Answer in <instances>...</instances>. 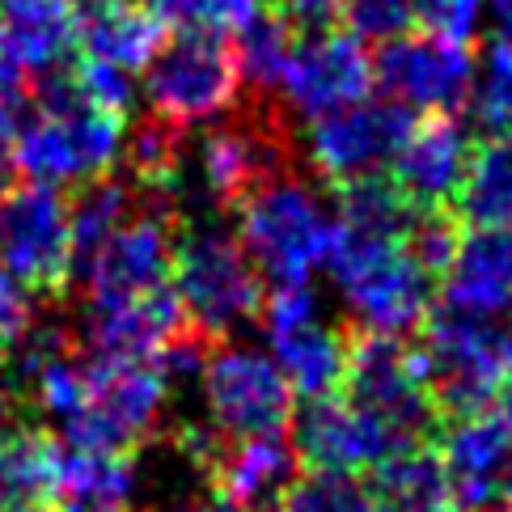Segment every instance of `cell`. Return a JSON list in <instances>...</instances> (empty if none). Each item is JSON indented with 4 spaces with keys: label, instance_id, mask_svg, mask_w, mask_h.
I'll list each match as a JSON object with an SVG mask.
<instances>
[{
    "label": "cell",
    "instance_id": "6da1fadb",
    "mask_svg": "<svg viewBox=\"0 0 512 512\" xmlns=\"http://www.w3.org/2000/svg\"><path fill=\"white\" fill-rule=\"evenodd\" d=\"M123 140V119L85 102L72 77L60 68L43 77L39 94H34V111L17 123L13 166L30 182H43L56 191L85 187V182L106 178L119 166Z\"/></svg>",
    "mask_w": 512,
    "mask_h": 512
},
{
    "label": "cell",
    "instance_id": "7a4b0ae2",
    "mask_svg": "<svg viewBox=\"0 0 512 512\" xmlns=\"http://www.w3.org/2000/svg\"><path fill=\"white\" fill-rule=\"evenodd\" d=\"M322 267L331 271V284L356 331L415 335L432 314L436 280L411 259L402 237L356 233L335 221V242Z\"/></svg>",
    "mask_w": 512,
    "mask_h": 512
},
{
    "label": "cell",
    "instance_id": "3957f363",
    "mask_svg": "<svg viewBox=\"0 0 512 512\" xmlns=\"http://www.w3.org/2000/svg\"><path fill=\"white\" fill-rule=\"evenodd\" d=\"M233 233L271 288L309 284L331 254L335 216L297 170H284L237 204Z\"/></svg>",
    "mask_w": 512,
    "mask_h": 512
},
{
    "label": "cell",
    "instance_id": "277c9868",
    "mask_svg": "<svg viewBox=\"0 0 512 512\" xmlns=\"http://www.w3.org/2000/svg\"><path fill=\"white\" fill-rule=\"evenodd\" d=\"M170 284L187 322L208 339H229L242 326L259 322L267 297L250 254L221 221H191L178 229Z\"/></svg>",
    "mask_w": 512,
    "mask_h": 512
},
{
    "label": "cell",
    "instance_id": "5b68a950",
    "mask_svg": "<svg viewBox=\"0 0 512 512\" xmlns=\"http://www.w3.org/2000/svg\"><path fill=\"white\" fill-rule=\"evenodd\" d=\"M424 373L436 411L449 419L491 411L512 377V331L491 318L436 309L424 322Z\"/></svg>",
    "mask_w": 512,
    "mask_h": 512
},
{
    "label": "cell",
    "instance_id": "8992f818",
    "mask_svg": "<svg viewBox=\"0 0 512 512\" xmlns=\"http://www.w3.org/2000/svg\"><path fill=\"white\" fill-rule=\"evenodd\" d=\"M174 386L153 360L136 356H89L85 360V407L60 428L68 449L127 453L149 441L166 415Z\"/></svg>",
    "mask_w": 512,
    "mask_h": 512
},
{
    "label": "cell",
    "instance_id": "52a82bcc",
    "mask_svg": "<svg viewBox=\"0 0 512 512\" xmlns=\"http://www.w3.org/2000/svg\"><path fill=\"white\" fill-rule=\"evenodd\" d=\"M237 94L242 72L221 34H174L144 64V98L153 115L182 132L225 119L237 106Z\"/></svg>",
    "mask_w": 512,
    "mask_h": 512
},
{
    "label": "cell",
    "instance_id": "ba28073f",
    "mask_svg": "<svg viewBox=\"0 0 512 512\" xmlns=\"http://www.w3.org/2000/svg\"><path fill=\"white\" fill-rule=\"evenodd\" d=\"M339 394L390 419L415 445H432L436 432L445 428V419L428 394L424 352H419V343H411V335L356 331L352 347H347V373Z\"/></svg>",
    "mask_w": 512,
    "mask_h": 512
},
{
    "label": "cell",
    "instance_id": "9c48e42d",
    "mask_svg": "<svg viewBox=\"0 0 512 512\" xmlns=\"http://www.w3.org/2000/svg\"><path fill=\"white\" fill-rule=\"evenodd\" d=\"M208 428L221 441H246V436L284 432L292 419V386L276 356L250 343H216L199 373Z\"/></svg>",
    "mask_w": 512,
    "mask_h": 512
},
{
    "label": "cell",
    "instance_id": "30bf717a",
    "mask_svg": "<svg viewBox=\"0 0 512 512\" xmlns=\"http://www.w3.org/2000/svg\"><path fill=\"white\" fill-rule=\"evenodd\" d=\"M292 136L288 115L276 106H259L242 119H225L204 132L195 149V178L216 208H237L263 187L267 178L292 170Z\"/></svg>",
    "mask_w": 512,
    "mask_h": 512
},
{
    "label": "cell",
    "instance_id": "8fae6325",
    "mask_svg": "<svg viewBox=\"0 0 512 512\" xmlns=\"http://www.w3.org/2000/svg\"><path fill=\"white\" fill-rule=\"evenodd\" d=\"M0 267L30 297H60L72 280L68 199L56 187L30 182L0 199Z\"/></svg>",
    "mask_w": 512,
    "mask_h": 512
},
{
    "label": "cell",
    "instance_id": "7c38bea8",
    "mask_svg": "<svg viewBox=\"0 0 512 512\" xmlns=\"http://www.w3.org/2000/svg\"><path fill=\"white\" fill-rule=\"evenodd\" d=\"M411 127H415V115L402 111L398 102L364 98V102L343 106V111L309 119L301 136V157L322 182L343 187L352 178L386 170Z\"/></svg>",
    "mask_w": 512,
    "mask_h": 512
},
{
    "label": "cell",
    "instance_id": "4fadbf2b",
    "mask_svg": "<svg viewBox=\"0 0 512 512\" xmlns=\"http://www.w3.org/2000/svg\"><path fill=\"white\" fill-rule=\"evenodd\" d=\"M292 449L309 470H373L386 457L415 449L407 432H398L390 419L373 415L347 394L305 398L301 411H292Z\"/></svg>",
    "mask_w": 512,
    "mask_h": 512
},
{
    "label": "cell",
    "instance_id": "5bb4252c",
    "mask_svg": "<svg viewBox=\"0 0 512 512\" xmlns=\"http://www.w3.org/2000/svg\"><path fill=\"white\" fill-rule=\"evenodd\" d=\"M474 56L441 34H402L373 56V85L411 115H457L470 98Z\"/></svg>",
    "mask_w": 512,
    "mask_h": 512
},
{
    "label": "cell",
    "instance_id": "9a60e30c",
    "mask_svg": "<svg viewBox=\"0 0 512 512\" xmlns=\"http://www.w3.org/2000/svg\"><path fill=\"white\" fill-rule=\"evenodd\" d=\"M369 89H373V56L343 26L292 43V56L280 77L284 111L305 123L343 111L352 102H364Z\"/></svg>",
    "mask_w": 512,
    "mask_h": 512
},
{
    "label": "cell",
    "instance_id": "2e32d148",
    "mask_svg": "<svg viewBox=\"0 0 512 512\" xmlns=\"http://www.w3.org/2000/svg\"><path fill=\"white\" fill-rule=\"evenodd\" d=\"M174 216L149 208L119 225L94 259L85 263V301H127L170 284L174 271Z\"/></svg>",
    "mask_w": 512,
    "mask_h": 512
},
{
    "label": "cell",
    "instance_id": "e0dca14e",
    "mask_svg": "<svg viewBox=\"0 0 512 512\" xmlns=\"http://www.w3.org/2000/svg\"><path fill=\"white\" fill-rule=\"evenodd\" d=\"M470 157L474 140L457 123V115H428L411 127L390 157V178L411 208H449L466 182Z\"/></svg>",
    "mask_w": 512,
    "mask_h": 512
},
{
    "label": "cell",
    "instance_id": "ac0fdd59",
    "mask_svg": "<svg viewBox=\"0 0 512 512\" xmlns=\"http://www.w3.org/2000/svg\"><path fill=\"white\" fill-rule=\"evenodd\" d=\"M436 449L449 474V500L457 512H479L496 504L500 474L512 453V419L504 411L462 415L436 432Z\"/></svg>",
    "mask_w": 512,
    "mask_h": 512
},
{
    "label": "cell",
    "instance_id": "d6986e66",
    "mask_svg": "<svg viewBox=\"0 0 512 512\" xmlns=\"http://www.w3.org/2000/svg\"><path fill=\"white\" fill-rule=\"evenodd\" d=\"M301 474V457L284 432L225 441L212 457V500L229 512H276Z\"/></svg>",
    "mask_w": 512,
    "mask_h": 512
},
{
    "label": "cell",
    "instance_id": "ffe728a7",
    "mask_svg": "<svg viewBox=\"0 0 512 512\" xmlns=\"http://www.w3.org/2000/svg\"><path fill=\"white\" fill-rule=\"evenodd\" d=\"M187 314L174 284L127 301H85L81 335L89 356H136L153 360L174 335L187 331Z\"/></svg>",
    "mask_w": 512,
    "mask_h": 512
},
{
    "label": "cell",
    "instance_id": "44dd1931",
    "mask_svg": "<svg viewBox=\"0 0 512 512\" xmlns=\"http://www.w3.org/2000/svg\"><path fill=\"white\" fill-rule=\"evenodd\" d=\"M441 309L500 322L512 309V229H474L441 276Z\"/></svg>",
    "mask_w": 512,
    "mask_h": 512
},
{
    "label": "cell",
    "instance_id": "7402d4cb",
    "mask_svg": "<svg viewBox=\"0 0 512 512\" xmlns=\"http://www.w3.org/2000/svg\"><path fill=\"white\" fill-rule=\"evenodd\" d=\"M77 30L81 0H0V47L34 77L64 68Z\"/></svg>",
    "mask_w": 512,
    "mask_h": 512
},
{
    "label": "cell",
    "instance_id": "603a6c76",
    "mask_svg": "<svg viewBox=\"0 0 512 512\" xmlns=\"http://www.w3.org/2000/svg\"><path fill=\"white\" fill-rule=\"evenodd\" d=\"M56 504L64 512H140V466L127 453L64 449Z\"/></svg>",
    "mask_w": 512,
    "mask_h": 512
},
{
    "label": "cell",
    "instance_id": "cb8c5ba5",
    "mask_svg": "<svg viewBox=\"0 0 512 512\" xmlns=\"http://www.w3.org/2000/svg\"><path fill=\"white\" fill-rule=\"evenodd\" d=\"M161 22L153 9L144 5H127V0H89L81 5V30H77V47L85 51V60H102L127 72H144L161 47Z\"/></svg>",
    "mask_w": 512,
    "mask_h": 512
},
{
    "label": "cell",
    "instance_id": "d4e9b609",
    "mask_svg": "<svg viewBox=\"0 0 512 512\" xmlns=\"http://www.w3.org/2000/svg\"><path fill=\"white\" fill-rule=\"evenodd\" d=\"M347 347L352 335L331 326L326 318L301 326L292 335L271 339V356L284 369L292 394L301 398H326L343 390V373H347Z\"/></svg>",
    "mask_w": 512,
    "mask_h": 512
},
{
    "label": "cell",
    "instance_id": "484cf974",
    "mask_svg": "<svg viewBox=\"0 0 512 512\" xmlns=\"http://www.w3.org/2000/svg\"><path fill=\"white\" fill-rule=\"evenodd\" d=\"M60 445L39 428H9L0 432V512L9 508H39L56 500Z\"/></svg>",
    "mask_w": 512,
    "mask_h": 512
},
{
    "label": "cell",
    "instance_id": "4316f807",
    "mask_svg": "<svg viewBox=\"0 0 512 512\" xmlns=\"http://www.w3.org/2000/svg\"><path fill=\"white\" fill-rule=\"evenodd\" d=\"M369 487L381 504V512H436L453 508L449 500V474L436 445H415L386 457L373 466Z\"/></svg>",
    "mask_w": 512,
    "mask_h": 512
},
{
    "label": "cell",
    "instance_id": "83f0119b",
    "mask_svg": "<svg viewBox=\"0 0 512 512\" xmlns=\"http://www.w3.org/2000/svg\"><path fill=\"white\" fill-rule=\"evenodd\" d=\"M453 208L474 229H512V136H487L474 144Z\"/></svg>",
    "mask_w": 512,
    "mask_h": 512
},
{
    "label": "cell",
    "instance_id": "f1b7e54d",
    "mask_svg": "<svg viewBox=\"0 0 512 512\" xmlns=\"http://www.w3.org/2000/svg\"><path fill=\"white\" fill-rule=\"evenodd\" d=\"M132 216V182L94 178L68 199V233H72V276H81L85 263L111 242L119 225Z\"/></svg>",
    "mask_w": 512,
    "mask_h": 512
},
{
    "label": "cell",
    "instance_id": "f546056e",
    "mask_svg": "<svg viewBox=\"0 0 512 512\" xmlns=\"http://www.w3.org/2000/svg\"><path fill=\"white\" fill-rule=\"evenodd\" d=\"M411 216H415V208L407 204V195L394 187V178L386 170L335 187V221L343 229L373 233V237H402L411 225Z\"/></svg>",
    "mask_w": 512,
    "mask_h": 512
},
{
    "label": "cell",
    "instance_id": "4dcf8cb0",
    "mask_svg": "<svg viewBox=\"0 0 512 512\" xmlns=\"http://www.w3.org/2000/svg\"><path fill=\"white\" fill-rule=\"evenodd\" d=\"M292 43H297V34L288 30L280 13H263V9L254 13L233 34V60H237V72H242V85H250L259 98L276 94L284 64L292 56Z\"/></svg>",
    "mask_w": 512,
    "mask_h": 512
},
{
    "label": "cell",
    "instance_id": "1f68e13d",
    "mask_svg": "<svg viewBox=\"0 0 512 512\" xmlns=\"http://www.w3.org/2000/svg\"><path fill=\"white\" fill-rule=\"evenodd\" d=\"M182 127L166 119H144L132 136L123 140V166L132 174V187L153 191V195H170L182 178Z\"/></svg>",
    "mask_w": 512,
    "mask_h": 512
},
{
    "label": "cell",
    "instance_id": "d6a6232c",
    "mask_svg": "<svg viewBox=\"0 0 512 512\" xmlns=\"http://www.w3.org/2000/svg\"><path fill=\"white\" fill-rule=\"evenodd\" d=\"M466 106L483 136H512V43L491 39L483 47Z\"/></svg>",
    "mask_w": 512,
    "mask_h": 512
},
{
    "label": "cell",
    "instance_id": "836d02e7",
    "mask_svg": "<svg viewBox=\"0 0 512 512\" xmlns=\"http://www.w3.org/2000/svg\"><path fill=\"white\" fill-rule=\"evenodd\" d=\"M276 512H381L373 487L352 470H309L297 474Z\"/></svg>",
    "mask_w": 512,
    "mask_h": 512
},
{
    "label": "cell",
    "instance_id": "e575fe53",
    "mask_svg": "<svg viewBox=\"0 0 512 512\" xmlns=\"http://www.w3.org/2000/svg\"><path fill=\"white\" fill-rule=\"evenodd\" d=\"M259 13V0H153V17L170 34H229Z\"/></svg>",
    "mask_w": 512,
    "mask_h": 512
},
{
    "label": "cell",
    "instance_id": "d590c367",
    "mask_svg": "<svg viewBox=\"0 0 512 512\" xmlns=\"http://www.w3.org/2000/svg\"><path fill=\"white\" fill-rule=\"evenodd\" d=\"M402 246H407L411 259L441 284L457 246H462V225H457V216L449 208H415L407 233H402Z\"/></svg>",
    "mask_w": 512,
    "mask_h": 512
},
{
    "label": "cell",
    "instance_id": "8d00e7d4",
    "mask_svg": "<svg viewBox=\"0 0 512 512\" xmlns=\"http://www.w3.org/2000/svg\"><path fill=\"white\" fill-rule=\"evenodd\" d=\"M352 39L369 43H394L415 26V0H343V22Z\"/></svg>",
    "mask_w": 512,
    "mask_h": 512
},
{
    "label": "cell",
    "instance_id": "74e56055",
    "mask_svg": "<svg viewBox=\"0 0 512 512\" xmlns=\"http://www.w3.org/2000/svg\"><path fill=\"white\" fill-rule=\"evenodd\" d=\"M72 85L85 102H94L98 111H111L119 119H127L136 111V98H140V85H136V72L115 68V64H102V60H81V68L72 72Z\"/></svg>",
    "mask_w": 512,
    "mask_h": 512
},
{
    "label": "cell",
    "instance_id": "f35d334b",
    "mask_svg": "<svg viewBox=\"0 0 512 512\" xmlns=\"http://www.w3.org/2000/svg\"><path fill=\"white\" fill-rule=\"evenodd\" d=\"M322 318V297L314 284H284V288H271V297H263V309H259V322H263V335L267 343L280 339V335H292L301 326L318 322Z\"/></svg>",
    "mask_w": 512,
    "mask_h": 512
},
{
    "label": "cell",
    "instance_id": "ab89813d",
    "mask_svg": "<svg viewBox=\"0 0 512 512\" xmlns=\"http://www.w3.org/2000/svg\"><path fill=\"white\" fill-rule=\"evenodd\" d=\"M415 22L449 43H470L483 22V0H415Z\"/></svg>",
    "mask_w": 512,
    "mask_h": 512
},
{
    "label": "cell",
    "instance_id": "60d3db41",
    "mask_svg": "<svg viewBox=\"0 0 512 512\" xmlns=\"http://www.w3.org/2000/svg\"><path fill=\"white\" fill-rule=\"evenodd\" d=\"M30 322H34L30 292L13 280L5 267H0V352H9V347L26 335Z\"/></svg>",
    "mask_w": 512,
    "mask_h": 512
},
{
    "label": "cell",
    "instance_id": "b9f144b4",
    "mask_svg": "<svg viewBox=\"0 0 512 512\" xmlns=\"http://www.w3.org/2000/svg\"><path fill=\"white\" fill-rule=\"evenodd\" d=\"M280 17L288 22L292 34H326V30H339L343 22V0H280Z\"/></svg>",
    "mask_w": 512,
    "mask_h": 512
},
{
    "label": "cell",
    "instance_id": "7bdbcfd3",
    "mask_svg": "<svg viewBox=\"0 0 512 512\" xmlns=\"http://www.w3.org/2000/svg\"><path fill=\"white\" fill-rule=\"evenodd\" d=\"M30 106V89H26V68L17 64L5 47H0V136L13 132L22 123Z\"/></svg>",
    "mask_w": 512,
    "mask_h": 512
},
{
    "label": "cell",
    "instance_id": "ee69618b",
    "mask_svg": "<svg viewBox=\"0 0 512 512\" xmlns=\"http://www.w3.org/2000/svg\"><path fill=\"white\" fill-rule=\"evenodd\" d=\"M22 386H17V377L9 369V360H0V432H9L22 424Z\"/></svg>",
    "mask_w": 512,
    "mask_h": 512
},
{
    "label": "cell",
    "instance_id": "f6af8a7d",
    "mask_svg": "<svg viewBox=\"0 0 512 512\" xmlns=\"http://www.w3.org/2000/svg\"><path fill=\"white\" fill-rule=\"evenodd\" d=\"M483 13L491 22V39L512 43V0H483Z\"/></svg>",
    "mask_w": 512,
    "mask_h": 512
},
{
    "label": "cell",
    "instance_id": "bcb514c9",
    "mask_svg": "<svg viewBox=\"0 0 512 512\" xmlns=\"http://www.w3.org/2000/svg\"><path fill=\"white\" fill-rule=\"evenodd\" d=\"M13 178H17V166H13V149L5 144V136H0V199H5L13 191Z\"/></svg>",
    "mask_w": 512,
    "mask_h": 512
},
{
    "label": "cell",
    "instance_id": "7dc6e473",
    "mask_svg": "<svg viewBox=\"0 0 512 512\" xmlns=\"http://www.w3.org/2000/svg\"><path fill=\"white\" fill-rule=\"evenodd\" d=\"M496 504L512 508V453H508V466H504V474H500V487H496Z\"/></svg>",
    "mask_w": 512,
    "mask_h": 512
},
{
    "label": "cell",
    "instance_id": "c3c4849f",
    "mask_svg": "<svg viewBox=\"0 0 512 512\" xmlns=\"http://www.w3.org/2000/svg\"><path fill=\"white\" fill-rule=\"evenodd\" d=\"M9 512H51V508H43V504H39V508H9Z\"/></svg>",
    "mask_w": 512,
    "mask_h": 512
},
{
    "label": "cell",
    "instance_id": "681fc988",
    "mask_svg": "<svg viewBox=\"0 0 512 512\" xmlns=\"http://www.w3.org/2000/svg\"><path fill=\"white\" fill-rule=\"evenodd\" d=\"M479 512H512V508H496V504H491V508H479Z\"/></svg>",
    "mask_w": 512,
    "mask_h": 512
},
{
    "label": "cell",
    "instance_id": "f907efd6",
    "mask_svg": "<svg viewBox=\"0 0 512 512\" xmlns=\"http://www.w3.org/2000/svg\"><path fill=\"white\" fill-rule=\"evenodd\" d=\"M127 5H144V0H127Z\"/></svg>",
    "mask_w": 512,
    "mask_h": 512
},
{
    "label": "cell",
    "instance_id": "816d5d0a",
    "mask_svg": "<svg viewBox=\"0 0 512 512\" xmlns=\"http://www.w3.org/2000/svg\"><path fill=\"white\" fill-rule=\"evenodd\" d=\"M436 512H457V508H436Z\"/></svg>",
    "mask_w": 512,
    "mask_h": 512
},
{
    "label": "cell",
    "instance_id": "f5cc1de1",
    "mask_svg": "<svg viewBox=\"0 0 512 512\" xmlns=\"http://www.w3.org/2000/svg\"><path fill=\"white\" fill-rule=\"evenodd\" d=\"M508 314H512V309H508Z\"/></svg>",
    "mask_w": 512,
    "mask_h": 512
}]
</instances>
